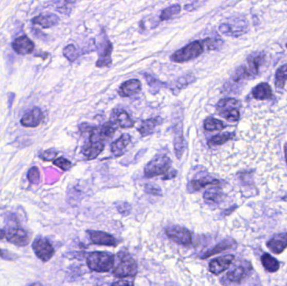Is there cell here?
I'll return each instance as SVG.
<instances>
[{
	"label": "cell",
	"instance_id": "1",
	"mask_svg": "<svg viewBox=\"0 0 287 286\" xmlns=\"http://www.w3.org/2000/svg\"><path fill=\"white\" fill-rule=\"evenodd\" d=\"M86 134H88V139L83 144L82 152L87 158L93 160L102 153L107 140L101 135L99 127L92 126Z\"/></svg>",
	"mask_w": 287,
	"mask_h": 286
},
{
	"label": "cell",
	"instance_id": "2",
	"mask_svg": "<svg viewBox=\"0 0 287 286\" xmlns=\"http://www.w3.org/2000/svg\"><path fill=\"white\" fill-rule=\"evenodd\" d=\"M119 263L114 266L113 275L116 278L123 279L126 277H135L138 272V267L135 259L125 251H120L118 254Z\"/></svg>",
	"mask_w": 287,
	"mask_h": 286
},
{
	"label": "cell",
	"instance_id": "3",
	"mask_svg": "<svg viewBox=\"0 0 287 286\" xmlns=\"http://www.w3.org/2000/svg\"><path fill=\"white\" fill-rule=\"evenodd\" d=\"M114 254L107 252H93L87 258L88 268L98 273L109 272L114 268Z\"/></svg>",
	"mask_w": 287,
	"mask_h": 286
},
{
	"label": "cell",
	"instance_id": "4",
	"mask_svg": "<svg viewBox=\"0 0 287 286\" xmlns=\"http://www.w3.org/2000/svg\"><path fill=\"white\" fill-rule=\"evenodd\" d=\"M96 51L98 52V58L96 62V67L98 68L107 67L112 64V52L113 45L107 38L104 30H101L96 43Z\"/></svg>",
	"mask_w": 287,
	"mask_h": 286
},
{
	"label": "cell",
	"instance_id": "5",
	"mask_svg": "<svg viewBox=\"0 0 287 286\" xmlns=\"http://www.w3.org/2000/svg\"><path fill=\"white\" fill-rule=\"evenodd\" d=\"M204 45L203 41H196L188 44L183 48L174 52L171 56V62L175 63H183L189 62L191 60L199 58L204 51Z\"/></svg>",
	"mask_w": 287,
	"mask_h": 286
},
{
	"label": "cell",
	"instance_id": "6",
	"mask_svg": "<svg viewBox=\"0 0 287 286\" xmlns=\"http://www.w3.org/2000/svg\"><path fill=\"white\" fill-rule=\"evenodd\" d=\"M241 103L235 99H221L217 103V112L230 123H236L240 119L239 108Z\"/></svg>",
	"mask_w": 287,
	"mask_h": 286
},
{
	"label": "cell",
	"instance_id": "7",
	"mask_svg": "<svg viewBox=\"0 0 287 286\" xmlns=\"http://www.w3.org/2000/svg\"><path fill=\"white\" fill-rule=\"evenodd\" d=\"M171 160L165 155H159L151 160L145 167V176L147 178L166 175L171 168Z\"/></svg>",
	"mask_w": 287,
	"mask_h": 286
},
{
	"label": "cell",
	"instance_id": "8",
	"mask_svg": "<svg viewBox=\"0 0 287 286\" xmlns=\"http://www.w3.org/2000/svg\"><path fill=\"white\" fill-rule=\"evenodd\" d=\"M219 31L227 36L238 37L245 32L247 21L243 16H232L219 26Z\"/></svg>",
	"mask_w": 287,
	"mask_h": 286
},
{
	"label": "cell",
	"instance_id": "9",
	"mask_svg": "<svg viewBox=\"0 0 287 286\" xmlns=\"http://www.w3.org/2000/svg\"><path fill=\"white\" fill-rule=\"evenodd\" d=\"M251 269L252 267L248 262H241L239 264L234 267L230 271L227 273V275L222 279V284H229L240 283L241 280L246 278Z\"/></svg>",
	"mask_w": 287,
	"mask_h": 286
},
{
	"label": "cell",
	"instance_id": "10",
	"mask_svg": "<svg viewBox=\"0 0 287 286\" xmlns=\"http://www.w3.org/2000/svg\"><path fill=\"white\" fill-rule=\"evenodd\" d=\"M32 250L34 254L43 262H47L55 254V250L50 241L41 236L37 237L32 244Z\"/></svg>",
	"mask_w": 287,
	"mask_h": 286
},
{
	"label": "cell",
	"instance_id": "11",
	"mask_svg": "<svg viewBox=\"0 0 287 286\" xmlns=\"http://www.w3.org/2000/svg\"><path fill=\"white\" fill-rule=\"evenodd\" d=\"M166 234L170 239L178 244L189 246L191 244V232L181 226H171L166 229Z\"/></svg>",
	"mask_w": 287,
	"mask_h": 286
},
{
	"label": "cell",
	"instance_id": "12",
	"mask_svg": "<svg viewBox=\"0 0 287 286\" xmlns=\"http://www.w3.org/2000/svg\"><path fill=\"white\" fill-rule=\"evenodd\" d=\"M5 237L8 242L20 247H25L30 243L27 232L21 227H9L5 232Z\"/></svg>",
	"mask_w": 287,
	"mask_h": 286
},
{
	"label": "cell",
	"instance_id": "13",
	"mask_svg": "<svg viewBox=\"0 0 287 286\" xmlns=\"http://www.w3.org/2000/svg\"><path fill=\"white\" fill-rule=\"evenodd\" d=\"M87 235L88 236L90 242L94 244L115 247L119 243L114 236L110 235L105 232L87 230Z\"/></svg>",
	"mask_w": 287,
	"mask_h": 286
},
{
	"label": "cell",
	"instance_id": "14",
	"mask_svg": "<svg viewBox=\"0 0 287 286\" xmlns=\"http://www.w3.org/2000/svg\"><path fill=\"white\" fill-rule=\"evenodd\" d=\"M110 121L115 125L122 128H133L135 125V121L130 115L122 108H114L110 115Z\"/></svg>",
	"mask_w": 287,
	"mask_h": 286
},
{
	"label": "cell",
	"instance_id": "15",
	"mask_svg": "<svg viewBox=\"0 0 287 286\" xmlns=\"http://www.w3.org/2000/svg\"><path fill=\"white\" fill-rule=\"evenodd\" d=\"M265 61L264 53L260 51L253 52L247 58L246 64L244 65L251 78H254L260 73V70Z\"/></svg>",
	"mask_w": 287,
	"mask_h": 286
},
{
	"label": "cell",
	"instance_id": "16",
	"mask_svg": "<svg viewBox=\"0 0 287 286\" xmlns=\"http://www.w3.org/2000/svg\"><path fill=\"white\" fill-rule=\"evenodd\" d=\"M235 259V257L232 254H228L212 259L209 263L210 272L215 275H220L221 273L224 272L230 267Z\"/></svg>",
	"mask_w": 287,
	"mask_h": 286
},
{
	"label": "cell",
	"instance_id": "17",
	"mask_svg": "<svg viewBox=\"0 0 287 286\" xmlns=\"http://www.w3.org/2000/svg\"><path fill=\"white\" fill-rule=\"evenodd\" d=\"M12 48L19 55H29L34 51V44L29 37L23 35L14 40Z\"/></svg>",
	"mask_w": 287,
	"mask_h": 286
},
{
	"label": "cell",
	"instance_id": "18",
	"mask_svg": "<svg viewBox=\"0 0 287 286\" xmlns=\"http://www.w3.org/2000/svg\"><path fill=\"white\" fill-rule=\"evenodd\" d=\"M44 119L43 112L40 108H34L26 112L21 120V125L26 128H35Z\"/></svg>",
	"mask_w": 287,
	"mask_h": 286
},
{
	"label": "cell",
	"instance_id": "19",
	"mask_svg": "<svg viewBox=\"0 0 287 286\" xmlns=\"http://www.w3.org/2000/svg\"><path fill=\"white\" fill-rule=\"evenodd\" d=\"M267 247L275 254L282 253L287 247V233L275 234L271 240L268 241Z\"/></svg>",
	"mask_w": 287,
	"mask_h": 286
},
{
	"label": "cell",
	"instance_id": "20",
	"mask_svg": "<svg viewBox=\"0 0 287 286\" xmlns=\"http://www.w3.org/2000/svg\"><path fill=\"white\" fill-rule=\"evenodd\" d=\"M140 90H141V83L137 79H131L121 85L119 89V94L123 98H127L139 93Z\"/></svg>",
	"mask_w": 287,
	"mask_h": 286
},
{
	"label": "cell",
	"instance_id": "21",
	"mask_svg": "<svg viewBox=\"0 0 287 286\" xmlns=\"http://www.w3.org/2000/svg\"><path fill=\"white\" fill-rule=\"evenodd\" d=\"M219 183L220 182H219V180L210 177V176H205L202 178L195 179V180L190 181L189 184H188V190L190 193L199 192L207 185H219Z\"/></svg>",
	"mask_w": 287,
	"mask_h": 286
},
{
	"label": "cell",
	"instance_id": "22",
	"mask_svg": "<svg viewBox=\"0 0 287 286\" xmlns=\"http://www.w3.org/2000/svg\"><path fill=\"white\" fill-rule=\"evenodd\" d=\"M31 22L33 25H37L44 29H49L57 26L59 24L60 18L57 14H42L32 18Z\"/></svg>",
	"mask_w": 287,
	"mask_h": 286
},
{
	"label": "cell",
	"instance_id": "23",
	"mask_svg": "<svg viewBox=\"0 0 287 286\" xmlns=\"http://www.w3.org/2000/svg\"><path fill=\"white\" fill-rule=\"evenodd\" d=\"M174 149L175 156L179 160L182 158L184 151V138L183 133V124L180 122L175 125V137H174Z\"/></svg>",
	"mask_w": 287,
	"mask_h": 286
},
{
	"label": "cell",
	"instance_id": "24",
	"mask_svg": "<svg viewBox=\"0 0 287 286\" xmlns=\"http://www.w3.org/2000/svg\"><path fill=\"white\" fill-rule=\"evenodd\" d=\"M235 245H236V243L232 239H224L211 250H207L205 253H203V255L201 256V259H207V258L215 255V254L224 252L226 250H230L232 247H235Z\"/></svg>",
	"mask_w": 287,
	"mask_h": 286
},
{
	"label": "cell",
	"instance_id": "25",
	"mask_svg": "<svg viewBox=\"0 0 287 286\" xmlns=\"http://www.w3.org/2000/svg\"><path fill=\"white\" fill-rule=\"evenodd\" d=\"M162 124V119L160 118H152V119H146L145 121L142 122L140 126L138 128L139 134L143 137L151 135L154 133L155 128Z\"/></svg>",
	"mask_w": 287,
	"mask_h": 286
},
{
	"label": "cell",
	"instance_id": "26",
	"mask_svg": "<svg viewBox=\"0 0 287 286\" xmlns=\"http://www.w3.org/2000/svg\"><path fill=\"white\" fill-rule=\"evenodd\" d=\"M224 197H225V195L223 194L221 189L218 186L207 189L203 194V198L207 203L209 204L221 203L224 199Z\"/></svg>",
	"mask_w": 287,
	"mask_h": 286
},
{
	"label": "cell",
	"instance_id": "27",
	"mask_svg": "<svg viewBox=\"0 0 287 286\" xmlns=\"http://www.w3.org/2000/svg\"><path fill=\"white\" fill-rule=\"evenodd\" d=\"M252 95L254 99L257 100L271 99L273 96L271 86L266 83H260L256 87H254V89L252 90Z\"/></svg>",
	"mask_w": 287,
	"mask_h": 286
},
{
	"label": "cell",
	"instance_id": "28",
	"mask_svg": "<svg viewBox=\"0 0 287 286\" xmlns=\"http://www.w3.org/2000/svg\"><path fill=\"white\" fill-rule=\"evenodd\" d=\"M131 142V136L128 134L121 135L118 140H115L111 144V151L117 156L123 154L124 149Z\"/></svg>",
	"mask_w": 287,
	"mask_h": 286
},
{
	"label": "cell",
	"instance_id": "29",
	"mask_svg": "<svg viewBox=\"0 0 287 286\" xmlns=\"http://www.w3.org/2000/svg\"><path fill=\"white\" fill-rule=\"evenodd\" d=\"M77 0H57L54 5L55 9L60 14L70 15L75 6Z\"/></svg>",
	"mask_w": 287,
	"mask_h": 286
},
{
	"label": "cell",
	"instance_id": "30",
	"mask_svg": "<svg viewBox=\"0 0 287 286\" xmlns=\"http://www.w3.org/2000/svg\"><path fill=\"white\" fill-rule=\"evenodd\" d=\"M261 263L265 270L270 273L276 272L280 269L279 261L269 254H263V256L261 257Z\"/></svg>",
	"mask_w": 287,
	"mask_h": 286
},
{
	"label": "cell",
	"instance_id": "31",
	"mask_svg": "<svg viewBox=\"0 0 287 286\" xmlns=\"http://www.w3.org/2000/svg\"><path fill=\"white\" fill-rule=\"evenodd\" d=\"M235 135L234 133H223L219 134V135H214L213 137L210 138V140L207 141V144L209 146H216V145H221V144H225L228 142V140H232L235 137Z\"/></svg>",
	"mask_w": 287,
	"mask_h": 286
},
{
	"label": "cell",
	"instance_id": "32",
	"mask_svg": "<svg viewBox=\"0 0 287 286\" xmlns=\"http://www.w3.org/2000/svg\"><path fill=\"white\" fill-rule=\"evenodd\" d=\"M181 10H182V7L180 5H171L170 7H167V9L162 10V14L159 15V21H169L180 14Z\"/></svg>",
	"mask_w": 287,
	"mask_h": 286
},
{
	"label": "cell",
	"instance_id": "33",
	"mask_svg": "<svg viewBox=\"0 0 287 286\" xmlns=\"http://www.w3.org/2000/svg\"><path fill=\"white\" fill-rule=\"evenodd\" d=\"M226 128L225 124H223L221 120L214 119V118H207L204 121V129L206 131H221Z\"/></svg>",
	"mask_w": 287,
	"mask_h": 286
},
{
	"label": "cell",
	"instance_id": "34",
	"mask_svg": "<svg viewBox=\"0 0 287 286\" xmlns=\"http://www.w3.org/2000/svg\"><path fill=\"white\" fill-rule=\"evenodd\" d=\"M63 55L66 59L68 60L69 62H74L76 60L78 59L79 56L83 55L84 53L82 51H80L74 45H68L63 49Z\"/></svg>",
	"mask_w": 287,
	"mask_h": 286
},
{
	"label": "cell",
	"instance_id": "35",
	"mask_svg": "<svg viewBox=\"0 0 287 286\" xmlns=\"http://www.w3.org/2000/svg\"><path fill=\"white\" fill-rule=\"evenodd\" d=\"M203 42L204 47L211 51H216L218 49L221 48L223 45V41L219 35L207 37L206 39L203 40Z\"/></svg>",
	"mask_w": 287,
	"mask_h": 286
},
{
	"label": "cell",
	"instance_id": "36",
	"mask_svg": "<svg viewBox=\"0 0 287 286\" xmlns=\"http://www.w3.org/2000/svg\"><path fill=\"white\" fill-rule=\"evenodd\" d=\"M196 81V77L194 76L193 74L189 73L186 74L184 76L181 77L177 81H176V84L174 86L172 89H175L177 91V92L180 90L183 89L187 86H189L191 83H195Z\"/></svg>",
	"mask_w": 287,
	"mask_h": 286
},
{
	"label": "cell",
	"instance_id": "37",
	"mask_svg": "<svg viewBox=\"0 0 287 286\" xmlns=\"http://www.w3.org/2000/svg\"><path fill=\"white\" fill-rule=\"evenodd\" d=\"M287 81V64L279 67L276 73V86L277 88H284Z\"/></svg>",
	"mask_w": 287,
	"mask_h": 286
},
{
	"label": "cell",
	"instance_id": "38",
	"mask_svg": "<svg viewBox=\"0 0 287 286\" xmlns=\"http://www.w3.org/2000/svg\"><path fill=\"white\" fill-rule=\"evenodd\" d=\"M144 78H145L146 82H147V84L149 85V87H151V93H157L159 89H160V87H164L165 86L164 83H162L160 81L157 80L156 78L151 76L150 74H144Z\"/></svg>",
	"mask_w": 287,
	"mask_h": 286
},
{
	"label": "cell",
	"instance_id": "39",
	"mask_svg": "<svg viewBox=\"0 0 287 286\" xmlns=\"http://www.w3.org/2000/svg\"><path fill=\"white\" fill-rule=\"evenodd\" d=\"M117 128H118V126L115 125L113 122L110 121L101 125L99 127V130H100L101 135H103L106 140H107L115 134Z\"/></svg>",
	"mask_w": 287,
	"mask_h": 286
},
{
	"label": "cell",
	"instance_id": "40",
	"mask_svg": "<svg viewBox=\"0 0 287 286\" xmlns=\"http://www.w3.org/2000/svg\"><path fill=\"white\" fill-rule=\"evenodd\" d=\"M27 178L30 183L33 185H38L41 181V175H40L38 167L34 166V167L30 168L28 171Z\"/></svg>",
	"mask_w": 287,
	"mask_h": 286
},
{
	"label": "cell",
	"instance_id": "41",
	"mask_svg": "<svg viewBox=\"0 0 287 286\" xmlns=\"http://www.w3.org/2000/svg\"><path fill=\"white\" fill-rule=\"evenodd\" d=\"M206 2H207V0H191L190 4L185 5V10L188 12L194 11V10H196V9L205 5Z\"/></svg>",
	"mask_w": 287,
	"mask_h": 286
},
{
	"label": "cell",
	"instance_id": "42",
	"mask_svg": "<svg viewBox=\"0 0 287 286\" xmlns=\"http://www.w3.org/2000/svg\"><path fill=\"white\" fill-rule=\"evenodd\" d=\"M54 165H57V167L61 168L62 170H69L71 167V161H69L68 160L63 158V157H61V158L57 159V160H54Z\"/></svg>",
	"mask_w": 287,
	"mask_h": 286
},
{
	"label": "cell",
	"instance_id": "43",
	"mask_svg": "<svg viewBox=\"0 0 287 286\" xmlns=\"http://www.w3.org/2000/svg\"><path fill=\"white\" fill-rule=\"evenodd\" d=\"M145 190H146V193L154 195V196H160L162 195V189L159 188V185H155V184H146Z\"/></svg>",
	"mask_w": 287,
	"mask_h": 286
},
{
	"label": "cell",
	"instance_id": "44",
	"mask_svg": "<svg viewBox=\"0 0 287 286\" xmlns=\"http://www.w3.org/2000/svg\"><path fill=\"white\" fill-rule=\"evenodd\" d=\"M117 209L122 215L127 216L131 212V206L125 202H119L117 204Z\"/></svg>",
	"mask_w": 287,
	"mask_h": 286
},
{
	"label": "cell",
	"instance_id": "45",
	"mask_svg": "<svg viewBox=\"0 0 287 286\" xmlns=\"http://www.w3.org/2000/svg\"><path fill=\"white\" fill-rule=\"evenodd\" d=\"M57 152L53 149H48L46 151H43L40 154V158L45 160V161H51L57 157Z\"/></svg>",
	"mask_w": 287,
	"mask_h": 286
},
{
	"label": "cell",
	"instance_id": "46",
	"mask_svg": "<svg viewBox=\"0 0 287 286\" xmlns=\"http://www.w3.org/2000/svg\"><path fill=\"white\" fill-rule=\"evenodd\" d=\"M0 258L5 260H15L18 256L15 255V254H12V253L9 252L8 250H1L0 249Z\"/></svg>",
	"mask_w": 287,
	"mask_h": 286
},
{
	"label": "cell",
	"instance_id": "47",
	"mask_svg": "<svg viewBox=\"0 0 287 286\" xmlns=\"http://www.w3.org/2000/svg\"><path fill=\"white\" fill-rule=\"evenodd\" d=\"M134 283L130 281H126V280H119V281L114 282L112 283V285H133Z\"/></svg>",
	"mask_w": 287,
	"mask_h": 286
},
{
	"label": "cell",
	"instance_id": "48",
	"mask_svg": "<svg viewBox=\"0 0 287 286\" xmlns=\"http://www.w3.org/2000/svg\"><path fill=\"white\" fill-rule=\"evenodd\" d=\"M175 176H176V171H175V170L168 171L167 174H166V176L163 177V180H169V179L174 178Z\"/></svg>",
	"mask_w": 287,
	"mask_h": 286
},
{
	"label": "cell",
	"instance_id": "49",
	"mask_svg": "<svg viewBox=\"0 0 287 286\" xmlns=\"http://www.w3.org/2000/svg\"><path fill=\"white\" fill-rule=\"evenodd\" d=\"M14 98H15V94L14 93H9V99H8V105H9V108L10 109L12 107V104L14 103Z\"/></svg>",
	"mask_w": 287,
	"mask_h": 286
},
{
	"label": "cell",
	"instance_id": "50",
	"mask_svg": "<svg viewBox=\"0 0 287 286\" xmlns=\"http://www.w3.org/2000/svg\"><path fill=\"white\" fill-rule=\"evenodd\" d=\"M5 237V232L2 229H0V240H2L3 238Z\"/></svg>",
	"mask_w": 287,
	"mask_h": 286
},
{
	"label": "cell",
	"instance_id": "51",
	"mask_svg": "<svg viewBox=\"0 0 287 286\" xmlns=\"http://www.w3.org/2000/svg\"><path fill=\"white\" fill-rule=\"evenodd\" d=\"M284 150H285V161H286L287 164V144H285V147H284Z\"/></svg>",
	"mask_w": 287,
	"mask_h": 286
},
{
	"label": "cell",
	"instance_id": "52",
	"mask_svg": "<svg viewBox=\"0 0 287 286\" xmlns=\"http://www.w3.org/2000/svg\"><path fill=\"white\" fill-rule=\"evenodd\" d=\"M286 48H287V44H286Z\"/></svg>",
	"mask_w": 287,
	"mask_h": 286
}]
</instances>
